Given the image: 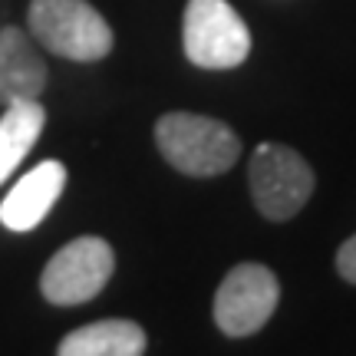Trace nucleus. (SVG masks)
<instances>
[{"mask_svg": "<svg viewBox=\"0 0 356 356\" xmlns=\"http://www.w3.org/2000/svg\"><path fill=\"white\" fill-rule=\"evenodd\" d=\"M47 89V63L37 43L20 26L0 30V106L40 99Z\"/></svg>", "mask_w": 356, "mask_h": 356, "instance_id": "nucleus-8", "label": "nucleus"}, {"mask_svg": "<svg viewBox=\"0 0 356 356\" xmlns=\"http://www.w3.org/2000/svg\"><path fill=\"white\" fill-rule=\"evenodd\" d=\"M155 145L168 165L191 178L225 175L241 159L234 129L198 113H165L155 122Z\"/></svg>", "mask_w": 356, "mask_h": 356, "instance_id": "nucleus-1", "label": "nucleus"}, {"mask_svg": "<svg viewBox=\"0 0 356 356\" xmlns=\"http://www.w3.org/2000/svg\"><path fill=\"white\" fill-rule=\"evenodd\" d=\"M66 188V165L47 159L26 172L0 202V225L10 231H33L53 211L56 198Z\"/></svg>", "mask_w": 356, "mask_h": 356, "instance_id": "nucleus-7", "label": "nucleus"}, {"mask_svg": "<svg viewBox=\"0 0 356 356\" xmlns=\"http://www.w3.org/2000/svg\"><path fill=\"white\" fill-rule=\"evenodd\" d=\"M43 126H47V109L40 106V99H24L3 106V113H0V185L30 155Z\"/></svg>", "mask_w": 356, "mask_h": 356, "instance_id": "nucleus-10", "label": "nucleus"}, {"mask_svg": "<svg viewBox=\"0 0 356 356\" xmlns=\"http://www.w3.org/2000/svg\"><path fill=\"white\" fill-rule=\"evenodd\" d=\"M181 47L202 70H234L251 53V30L228 0H188L181 17Z\"/></svg>", "mask_w": 356, "mask_h": 356, "instance_id": "nucleus-4", "label": "nucleus"}, {"mask_svg": "<svg viewBox=\"0 0 356 356\" xmlns=\"http://www.w3.org/2000/svg\"><path fill=\"white\" fill-rule=\"evenodd\" d=\"M145 330L136 320H96L66 333L56 356H142Z\"/></svg>", "mask_w": 356, "mask_h": 356, "instance_id": "nucleus-9", "label": "nucleus"}, {"mask_svg": "<svg viewBox=\"0 0 356 356\" xmlns=\"http://www.w3.org/2000/svg\"><path fill=\"white\" fill-rule=\"evenodd\" d=\"M254 208L267 221L293 218L314 195V168L300 152L280 142H261L248 162Z\"/></svg>", "mask_w": 356, "mask_h": 356, "instance_id": "nucleus-3", "label": "nucleus"}, {"mask_svg": "<svg viewBox=\"0 0 356 356\" xmlns=\"http://www.w3.org/2000/svg\"><path fill=\"white\" fill-rule=\"evenodd\" d=\"M337 274L350 284H356V234L353 238H346L340 244V251H337Z\"/></svg>", "mask_w": 356, "mask_h": 356, "instance_id": "nucleus-11", "label": "nucleus"}, {"mask_svg": "<svg viewBox=\"0 0 356 356\" xmlns=\"http://www.w3.org/2000/svg\"><path fill=\"white\" fill-rule=\"evenodd\" d=\"M30 37L53 56L96 63L113 53V26L89 0H30Z\"/></svg>", "mask_w": 356, "mask_h": 356, "instance_id": "nucleus-2", "label": "nucleus"}, {"mask_svg": "<svg viewBox=\"0 0 356 356\" xmlns=\"http://www.w3.org/2000/svg\"><path fill=\"white\" fill-rule=\"evenodd\" d=\"M280 300V284L264 264L231 267L215 293V323L225 337H254L274 317Z\"/></svg>", "mask_w": 356, "mask_h": 356, "instance_id": "nucleus-6", "label": "nucleus"}, {"mask_svg": "<svg viewBox=\"0 0 356 356\" xmlns=\"http://www.w3.org/2000/svg\"><path fill=\"white\" fill-rule=\"evenodd\" d=\"M113 270L115 254L109 241H102L96 234H83V238L63 244L47 261L43 274H40V293L56 307L89 304L109 284Z\"/></svg>", "mask_w": 356, "mask_h": 356, "instance_id": "nucleus-5", "label": "nucleus"}]
</instances>
